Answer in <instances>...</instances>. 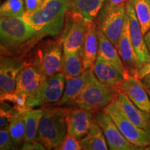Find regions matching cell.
Returning a JSON list of instances; mask_svg holds the SVG:
<instances>
[{
  "label": "cell",
  "instance_id": "cell-1",
  "mask_svg": "<svg viewBox=\"0 0 150 150\" xmlns=\"http://www.w3.org/2000/svg\"><path fill=\"white\" fill-rule=\"evenodd\" d=\"M68 10L69 0H44L38 10L26 11L22 19L39 34L56 36L64 28Z\"/></svg>",
  "mask_w": 150,
  "mask_h": 150
},
{
  "label": "cell",
  "instance_id": "cell-2",
  "mask_svg": "<svg viewBox=\"0 0 150 150\" xmlns=\"http://www.w3.org/2000/svg\"><path fill=\"white\" fill-rule=\"evenodd\" d=\"M37 141L47 149L59 147L67 134L66 119L71 109L64 107L44 108Z\"/></svg>",
  "mask_w": 150,
  "mask_h": 150
},
{
  "label": "cell",
  "instance_id": "cell-3",
  "mask_svg": "<svg viewBox=\"0 0 150 150\" xmlns=\"http://www.w3.org/2000/svg\"><path fill=\"white\" fill-rule=\"evenodd\" d=\"M85 83L77 98L74 102L79 108L94 111L104 108L116 98L120 93L101 83L91 69L83 72Z\"/></svg>",
  "mask_w": 150,
  "mask_h": 150
},
{
  "label": "cell",
  "instance_id": "cell-4",
  "mask_svg": "<svg viewBox=\"0 0 150 150\" xmlns=\"http://www.w3.org/2000/svg\"><path fill=\"white\" fill-rule=\"evenodd\" d=\"M104 110L110 116L120 132L131 143L141 147L150 146V134L137 127L129 119L117 97L105 106Z\"/></svg>",
  "mask_w": 150,
  "mask_h": 150
},
{
  "label": "cell",
  "instance_id": "cell-5",
  "mask_svg": "<svg viewBox=\"0 0 150 150\" xmlns=\"http://www.w3.org/2000/svg\"><path fill=\"white\" fill-rule=\"evenodd\" d=\"M38 34L39 33L27 25L22 18L1 17L0 18L1 47H17Z\"/></svg>",
  "mask_w": 150,
  "mask_h": 150
},
{
  "label": "cell",
  "instance_id": "cell-6",
  "mask_svg": "<svg viewBox=\"0 0 150 150\" xmlns=\"http://www.w3.org/2000/svg\"><path fill=\"white\" fill-rule=\"evenodd\" d=\"M88 21L79 13L68 10L61 38L65 53L81 52Z\"/></svg>",
  "mask_w": 150,
  "mask_h": 150
},
{
  "label": "cell",
  "instance_id": "cell-7",
  "mask_svg": "<svg viewBox=\"0 0 150 150\" xmlns=\"http://www.w3.org/2000/svg\"><path fill=\"white\" fill-rule=\"evenodd\" d=\"M65 81L62 72L46 78L40 87L28 97L27 108L59 102L63 95Z\"/></svg>",
  "mask_w": 150,
  "mask_h": 150
},
{
  "label": "cell",
  "instance_id": "cell-8",
  "mask_svg": "<svg viewBox=\"0 0 150 150\" xmlns=\"http://www.w3.org/2000/svg\"><path fill=\"white\" fill-rule=\"evenodd\" d=\"M63 40H49L38 50L33 65L47 78L61 72L63 64Z\"/></svg>",
  "mask_w": 150,
  "mask_h": 150
},
{
  "label": "cell",
  "instance_id": "cell-9",
  "mask_svg": "<svg viewBox=\"0 0 150 150\" xmlns=\"http://www.w3.org/2000/svg\"><path fill=\"white\" fill-rule=\"evenodd\" d=\"M126 4L104 6L99 18V29L117 47L126 16Z\"/></svg>",
  "mask_w": 150,
  "mask_h": 150
},
{
  "label": "cell",
  "instance_id": "cell-10",
  "mask_svg": "<svg viewBox=\"0 0 150 150\" xmlns=\"http://www.w3.org/2000/svg\"><path fill=\"white\" fill-rule=\"evenodd\" d=\"M95 120L102 129L110 150H127L135 146L123 136L110 116L104 109L97 113Z\"/></svg>",
  "mask_w": 150,
  "mask_h": 150
},
{
  "label": "cell",
  "instance_id": "cell-11",
  "mask_svg": "<svg viewBox=\"0 0 150 150\" xmlns=\"http://www.w3.org/2000/svg\"><path fill=\"white\" fill-rule=\"evenodd\" d=\"M116 47L122 60L126 65L129 74L136 76L137 72L143 66V64L138 59L131 41L129 18L127 13L125 16L122 31Z\"/></svg>",
  "mask_w": 150,
  "mask_h": 150
},
{
  "label": "cell",
  "instance_id": "cell-12",
  "mask_svg": "<svg viewBox=\"0 0 150 150\" xmlns=\"http://www.w3.org/2000/svg\"><path fill=\"white\" fill-rule=\"evenodd\" d=\"M120 92L126 94L140 110L150 113V97L145 86L139 79L129 74L122 82Z\"/></svg>",
  "mask_w": 150,
  "mask_h": 150
},
{
  "label": "cell",
  "instance_id": "cell-13",
  "mask_svg": "<svg viewBox=\"0 0 150 150\" xmlns=\"http://www.w3.org/2000/svg\"><path fill=\"white\" fill-rule=\"evenodd\" d=\"M126 12L129 18L130 35L135 52L144 65L150 62V54L145 40V35L142 32L140 23L130 0L126 4Z\"/></svg>",
  "mask_w": 150,
  "mask_h": 150
},
{
  "label": "cell",
  "instance_id": "cell-14",
  "mask_svg": "<svg viewBox=\"0 0 150 150\" xmlns=\"http://www.w3.org/2000/svg\"><path fill=\"white\" fill-rule=\"evenodd\" d=\"M25 64L19 59L1 56L0 63V94L14 93L18 75Z\"/></svg>",
  "mask_w": 150,
  "mask_h": 150
},
{
  "label": "cell",
  "instance_id": "cell-15",
  "mask_svg": "<svg viewBox=\"0 0 150 150\" xmlns=\"http://www.w3.org/2000/svg\"><path fill=\"white\" fill-rule=\"evenodd\" d=\"M46 78L35 65H25L18 75L15 92L29 97L40 87Z\"/></svg>",
  "mask_w": 150,
  "mask_h": 150
},
{
  "label": "cell",
  "instance_id": "cell-16",
  "mask_svg": "<svg viewBox=\"0 0 150 150\" xmlns=\"http://www.w3.org/2000/svg\"><path fill=\"white\" fill-rule=\"evenodd\" d=\"M66 122L67 133L76 139L81 140L91 131L95 120L91 111L78 108L71 110Z\"/></svg>",
  "mask_w": 150,
  "mask_h": 150
},
{
  "label": "cell",
  "instance_id": "cell-17",
  "mask_svg": "<svg viewBox=\"0 0 150 150\" xmlns=\"http://www.w3.org/2000/svg\"><path fill=\"white\" fill-rule=\"evenodd\" d=\"M92 70L101 83L120 92V86L125 76L115 67L97 56Z\"/></svg>",
  "mask_w": 150,
  "mask_h": 150
},
{
  "label": "cell",
  "instance_id": "cell-18",
  "mask_svg": "<svg viewBox=\"0 0 150 150\" xmlns=\"http://www.w3.org/2000/svg\"><path fill=\"white\" fill-rule=\"evenodd\" d=\"M98 49L99 42L96 24L93 21H88L81 50L84 71L93 67L98 56Z\"/></svg>",
  "mask_w": 150,
  "mask_h": 150
},
{
  "label": "cell",
  "instance_id": "cell-19",
  "mask_svg": "<svg viewBox=\"0 0 150 150\" xmlns=\"http://www.w3.org/2000/svg\"><path fill=\"white\" fill-rule=\"evenodd\" d=\"M97 37L99 42L98 56L115 67L122 73L125 78L128 76L129 74V71L124 65L122 60L115 47V46L99 29H97Z\"/></svg>",
  "mask_w": 150,
  "mask_h": 150
},
{
  "label": "cell",
  "instance_id": "cell-20",
  "mask_svg": "<svg viewBox=\"0 0 150 150\" xmlns=\"http://www.w3.org/2000/svg\"><path fill=\"white\" fill-rule=\"evenodd\" d=\"M117 97L129 119L137 127L150 134V113L138 108L122 92H120Z\"/></svg>",
  "mask_w": 150,
  "mask_h": 150
},
{
  "label": "cell",
  "instance_id": "cell-21",
  "mask_svg": "<svg viewBox=\"0 0 150 150\" xmlns=\"http://www.w3.org/2000/svg\"><path fill=\"white\" fill-rule=\"evenodd\" d=\"M106 0H69V10L79 13L88 20L93 21Z\"/></svg>",
  "mask_w": 150,
  "mask_h": 150
},
{
  "label": "cell",
  "instance_id": "cell-22",
  "mask_svg": "<svg viewBox=\"0 0 150 150\" xmlns=\"http://www.w3.org/2000/svg\"><path fill=\"white\" fill-rule=\"evenodd\" d=\"M80 143L81 150H108L104 133L95 120L91 131L81 140Z\"/></svg>",
  "mask_w": 150,
  "mask_h": 150
},
{
  "label": "cell",
  "instance_id": "cell-23",
  "mask_svg": "<svg viewBox=\"0 0 150 150\" xmlns=\"http://www.w3.org/2000/svg\"><path fill=\"white\" fill-rule=\"evenodd\" d=\"M84 72L81 52L65 53L63 52L61 72L65 79L76 77Z\"/></svg>",
  "mask_w": 150,
  "mask_h": 150
},
{
  "label": "cell",
  "instance_id": "cell-24",
  "mask_svg": "<svg viewBox=\"0 0 150 150\" xmlns=\"http://www.w3.org/2000/svg\"><path fill=\"white\" fill-rule=\"evenodd\" d=\"M85 83V76L83 72L80 76L66 80L65 90L61 99L57 103L59 106L74 104L83 89Z\"/></svg>",
  "mask_w": 150,
  "mask_h": 150
},
{
  "label": "cell",
  "instance_id": "cell-25",
  "mask_svg": "<svg viewBox=\"0 0 150 150\" xmlns=\"http://www.w3.org/2000/svg\"><path fill=\"white\" fill-rule=\"evenodd\" d=\"M44 110L43 109H28L25 115V142L37 141L39 127L42 119Z\"/></svg>",
  "mask_w": 150,
  "mask_h": 150
},
{
  "label": "cell",
  "instance_id": "cell-26",
  "mask_svg": "<svg viewBox=\"0 0 150 150\" xmlns=\"http://www.w3.org/2000/svg\"><path fill=\"white\" fill-rule=\"evenodd\" d=\"M28 109H19L11 122L9 132L15 144L19 147L24 141L25 115Z\"/></svg>",
  "mask_w": 150,
  "mask_h": 150
},
{
  "label": "cell",
  "instance_id": "cell-27",
  "mask_svg": "<svg viewBox=\"0 0 150 150\" xmlns=\"http://www.w3.org/2000/svg\"><path fill=\"white\" fill-rule=\"evenodd\" d=\"M145 35L150 29V0H130Z\"/></svg>",
  "mask_w": 150,
  "mask_h": 150
},
{
  "label": "cell",
  "instance_id": "cell-28",
  "mask_svg": "<svg viewBox=\"0 0 150 150\" xmlns=\"http://www.w3.org/2000/svg\"><path fill=\"white\" fill-rule=\"evenodd\" d=\"M24 0H6L0 7L1 17L22 18L26 12Z\"/></svg>",
  "mask_w": 150,
  "mask_h": 150
},
{
  "label": "cell",
  "instance_id": "cell-29",
  "mask_svg": "<svg viewBox=\"0 0 150 150\" xmlns=\"http://www.w3.org/2000/svg\"><path fill=\"white\" fill-rule=\"evenodd\" d=\"M19 109L15 106H11L7 102L1 101L0 108V129H9L15 114Z\"/></svg>",
  "mask_w": 150,
  "mask_h": 150
},
{
  "label": "cell",
  "instance_id": "cell-30",
  "mask_svg": "<svg viewBox=\"0 0 150 150\" xmlns=\"http://www.w3.org/2000/svg\"><path fill=\"white\" fill-rule=\"evenodd\" d=\"M0 97H1V101L13 103L15 107L18 109H28L27 108L28 97L26 95L14 92L13 93L1 95Z\"/></svg>",
  "mask_w": 150,
  "mask_h": 150
},
{
  "label": "cell",
  "instance_id": "cell-31",
  "mask_svg": "<svg viewBox=\"0 0 150 150\" xmlns=\"http://www.w3.org/2000/svg\"><path fill=\"white\" fill-rule=\"evenodd\" d=\"M0 150H18L11 138L9 129L0 131Z\"/></svg>",
  "mask_w": 150,
  "mask_h": 150
},
{
  "label": "cell",
  "instance_id": "cell-32",
  "mask_svg": "<svg viewBox=\"0 0 150 150\" xmlns=\"http://www.w3.org/2000/svg\"><path fill=\"white\" fill-rule=\"evenodd\" d=\"M57 150H81L80 142L75 137L67 133L64 140L62 142Z\"/></svg>",
  "mask_w": 150,
  "mask_h": 150
},
{
  "label": "cell",
  "instance_id": "cell-33",
  "mask_svg": "<svg viewBox=\"0 0 150 150\" xmlns=\"http://www.w3.org/2000/svg\"><path fill=\"white\" fill-rule=\"evenodd\" d=\"M26 11H35L42 6L44 0H24Z\"/></svg>",
  "mask_w": 150,
  "mask_h": 150
},
{
  "label": "cell",
  "instance_id": "cell-34",
  "mask_svg": "<svg viewBox=\"0 0 150 150\" xmlns=\"http://www.w3.org/2000/svg\"><path fill=\"white\" fill-rule=\"evenodd\" d=\"M20 150H51L47 149L40 142L35 141L32 142H25Z\"/></svg>",
  "mask_w": 150,
  "mask_h": 150
},
{
  "label": "cell",
  "instance_id": "cell-35",
  "mask_svg": "<svg viewBox=\"0 0 150 150\" xmlns=\"http://www.w3.org/2000/svg\"><path fill=\"white\" fill-rule=\"evenodd\" d=\"M150 73V62L149 63H146L142 66L141 68L138 70V72H137L136 77H137L139 79H142L144 76H145L146 75Z\"/></svg>",
  "mask_w": 150,
  "mask_h": 150
},
{
  "label": "cell",
  "instance_id": "cell-36",
  "mask_svg": "<svg viewBox=\"0 0 150 150\" xmlns=\"http://www.w3.org/2000/svg\"><path fill=\"white\" fill-rule=\"evenodd\" d=\"M129 0H106L105 1V6H115L122 4H127Z\"/></svg>",
  "mask_w": 150,
  "mask_h": 150
},
{
  "label": "cell",
  "instance_id": "cell-37",
  "mask_svg": "<svg viewBox=\"0 0 150 150\" xmlns=\"http://www.w3.org/2000/svg\"><path fill=\"white\" fill-rule=\"evenodd\" d=\"M142 83L147 88L150 90V73L142 79Z\"/></svg>",
  "mask_w": 150,
  "mask_h": 150
},
{
  "label": "cell",
  "instance_id": "cell-38",
  "mask_svg": "<svg viewBox=\"0 0 150 150\" xmlns=\"http://www.w3.org/2000/svg\"><path fill=\"white\" fill-rule=\"evenodd\" d=\"M145 40L146 44H147L148 50H149V52L150 54V29L145 35Z\"/></svg>",
  "mask_w": 150,
  "mask_h": 150
},
{
  "label": "cell",
  "instance_id": "cell-39",
  "mask_svg": "<svg viewBox=\"0 0 150 150\" xmlns=\"http://www.w3.org/2000/svg\"><path fill=\"white\" fill-rule=\"evenodd\" d=\"M127 150H145V149H143V148L141 147H138V146H134V147H131V148H129V149H127Z\"/></svg>",
  "mask_w": 150,
  "mask_h": 150
},
{
  "label": "cell",
  "instance_id": "cell-40",
  "mask_svg": "<svg viewBox=\"0 0 150 150\" xmlns=\"http://www.w3.org/2000/svg\"><path fill=\"white\" fill-rule=\"evenodd\" d=\"M145 88H146V87H145ZM146 89H147V93H148V94H149V97H150V90H149V89H148V88H146Z\"/></svg>",
  "mask_w": 150,
  "mask_h": 150
},
{
  "label": "cell",
  "instance_id": "cell-41",
  "mask_svg": "<svg viewBox=\"0 0 150 150\" xmlns=\"http://www.w3.org/2000/svg\"><path fill=\"white\" fill-rule=\"evenodd\" d=\"M145 150H150V146H148V147H146L145 148Z\"/></svg>",
  "mask_w": 150,
  "mask_h": 150
},
{
  "label": "cell",
  "instance_id": "cell-42",
  "mask_svg": "<svg viewBox=\"0 0 150 150\" xmlns=\"http://www.w3.org/2000/svg\"><path fill=\"white\" fill-rule=\"evenodd\" d=\"M56 150H57V149H56Z\"/></svg>",
  "mask_w": 150,
  "mask_h": 150
}]
</instances>
